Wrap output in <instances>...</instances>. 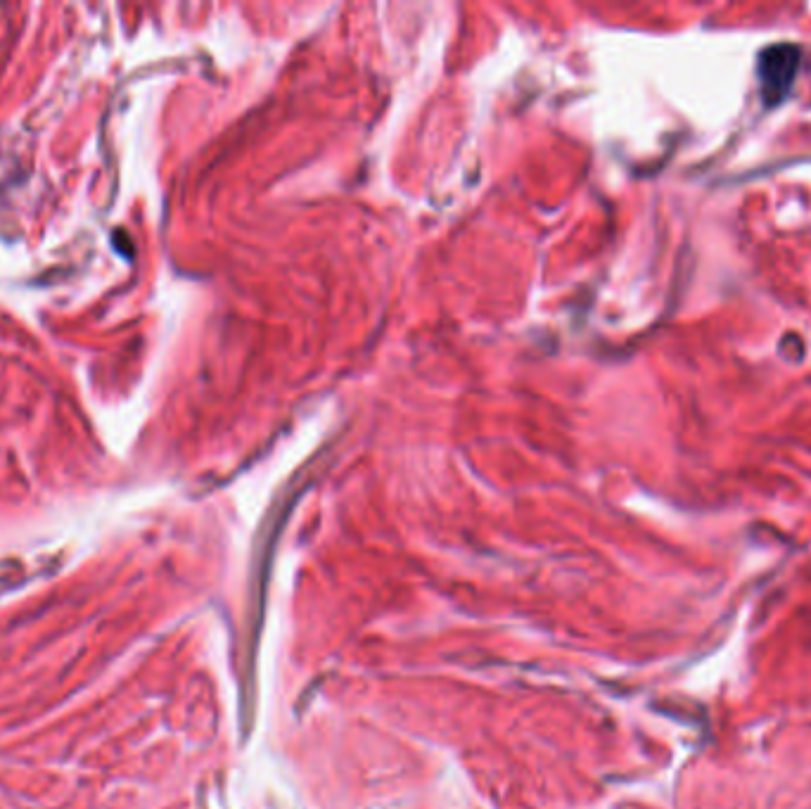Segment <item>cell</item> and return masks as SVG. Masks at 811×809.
Masks as SVG:
<instances>
[{
  "instance_id": "1",
  "label": "cell",
  "mask_w": 811,
  "mask_h": 809,
  "mask_svg": "<svg viewBox=\"0 0 811 809\" xmlns=\"http://www.w3.org/2000/svg\"><path fill=\"white\" fill-rule=\"evenodd\" d=\"M797 67H800V50L790 43H778V46L764 50L759 57L757 76L766 105H778L788 98Z\"/></svg>"
}]
</instances>
